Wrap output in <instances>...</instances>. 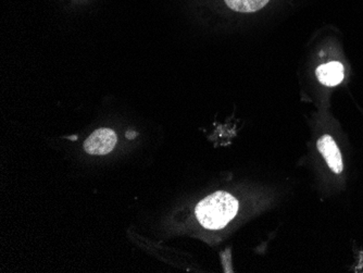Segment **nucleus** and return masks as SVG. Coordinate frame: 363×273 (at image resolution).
I'll use <instances>...</instances> for the list:
<instances>
[{
    "mask_svg": "<svg viewBox=\"0 0 363 273\" xmlns=\"http://www.w3.org/2000/svg\"><path fill=\"white\" fill-rule=\"evenodd\" d=\"M125 136L126 138H128V140H134V138H135L136 136H138V133H136V132L134 131H128L126 132Z\"/></svg>",
    "mask_w": 363,
    "mask_h": 273,
    "instance_id": "423d86ee",
    "label": "nucleus"
},
{
    "mask_svg": "<svg viewBox=\"0 0 363 273\" xmlns=\"http://www.w3.org/2000/svg\"><path fill=\"white\" fill-rule=\"evenodd\" d=\"M117 144V135L110 128H99L89 136L84 143L85 152L91 155H107Z\"/></svg>",
    "mask_w": 363,
    "mask_h": 273,
    "instance_id": "f03ea898",
    "label": "nucleus"
},
{
    "mask_svg": "<svg viewBox=\"0 0 363 273\" xmlns=\"http://www.w3.org/2000/svg\"><path fill=\"white\" fill-rule=\"evenodd\" d=\"M238 211V201L235 197L225 191H217L198 204L196 216L203 227L218 230L225 227Z\"/></svg>",
    "mask_w": 363,
    "mask_h": 273,
    "instance_id": "f257e3e1",
    "label": "nucleus"
},
{
    "mask_svg": "<svg viewBox=\"0 0 363 273\" xmlns=\"http://www.w3.org/2000/svg\"><path fill=\"white\" fill-rule=\"evenodd\" d=\"M68 138H69V140H77V135L69 136Z\"/></svg>",
    "mask_w": 363,
    "mask_h": 273,
    "instance_id": "0eeeda50",
    "label": "nucleus"
},
{
    "mask_svg": "<svg viewBox=\"0 0 363 273\" xmlns=\"http://www.w3.org/2000/svg\"><path fill=\"white\" fill-rule=\"evenodd\" d=\"M318 150L321 152L330 169L336 174H340L344 170V164L340 148L334 138L328 134L321 136L318 140Z\"/></svg>",
    "mask_w": 363,
    "mask_h": 273,
    "instance_id": "7ed1b4c3",
    "label": "nucleus"
},
{
    "mask_svg": "<svg viewBox=\"0 0 363 273\" xmlns=\"http://www.w3.org/2000/svg\"><path fill=\"white\" fill-rule=\"evenodd\" d=\"M230 9L238 12H256L268 5L270 0H224Z\"/></svg>",
    "mask_w": 363,
    "mask_h": 273,
    "instance_id": "39448f33",
    "label": "nucleus"
},
{
    "mask_svg": "<svg viewBox=\"0 0 363 273\" xmlns=\"http://www.w3.org/2000/svg\"><path fill=\"white\" fill-rule=\"evenodd\" d=\"M320 83L325 87H336L342 82L345 77V69L342 63L338 61L324 63L315 71Z\"/></svg>",
    "mask_w": 363,
    "mask_h": 273,
    "instance_id": "20e7f679",
    "label": "nucleus"
}]
</instances>
